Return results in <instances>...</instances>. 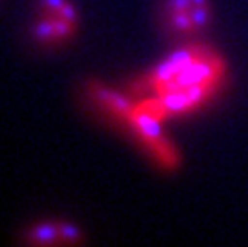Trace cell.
Returning a JSON list of instances; mask_svg holds the SVG:
<instances>
[{
    "label": "cell",
    "instance_id": "obj_5",
    "mask_svg": "<svg viewBox=\"0 0 248 247\" xmlns=\"http://www.w3.org/2000/svg\"><path fill=\"white\" fill-rule=\"evenodd\" d=\"M37 35H39L40 39H56V33H55V26H53V19L48 18L44 23H40L37 26Z\"/></svg>",
    "mask_w": 248,
    "mask_h": 247
},
{
    "label": "cell",
    "instance_id": "obj_4",
    "mask_svg": "<svg viewBox=\"0 0 248 247\" xmlns=\"http://www.w3.org/2000/svg\"><path fill=\"white\" fill-rule=\"evenodd\" d=\"M35 241L37 243H55V238H61L60 236V228H55L51 225H44V227H39L35 231Z\"/></svg>",
    "mask_w": 248,
    "mask_h": 247
},
{
    "label": "cell",
    "instance_id": "obj_2",
    "mask_svg": "<svg viewBox=\"0 0 248 247\" xmlns=\"http://www.w3.org/2000/svg\"><path fill=\"white\" fill-rule=\"evenodd\" d=\"M93 95L106 108L108 111L122 119L125 125L136 135L140 143L149 152L152 161L160 169L167 172H175L181 165V154H179L175 143L170 136L165 133V124L163 120L154 117L152 114L144 111L138 101L124 97L122 93L114 92L110 88L96 85Z\"/></svg>",
    "mask_w": 248,
    "mask_h": 247
},
{
    "label": "cell",
    "instance_id": "obj_3",
    "mask_svg": "<svg viewBox=\"0 0 248 247\" xmlns=\"http://www.w3.org/2000/svg\"><path fill=\"white\" fill-rule=\"evenodd\" d=\"M210 0H167L163 16L167 28L178 35H194L212 21Z\"/></svg>",
    "mask_w": 248,
    "mask_h": 247
},
{
    "label": "cell",
    "instance_id": "obj_1",
    "mask_svg": "<svg viewBox=\"0 0 248 247\" xmlns=\"http://www.w3.org/2000/svg\"><path fill=\"white\" fill-rule=\"evenodd\" d=\"M228 77V63L213 47L189 44L173 50L133 83L140 106L154 117L195 113L210 103Z\"/></svg>",
    "mask_w": 248,
    "mask_h": 247
},
{
    "label": "cell",
    "instance_id": "obj_6",
    "mask_svg": "<svg viewBox=\"0 0 248 247\" xmlns=\"http://www.w3.org/2000/svg\"><path fill=\"white\" fill-rule=\"evenodd\" d=\"M60 236H61V239L76 243L77 238H78V231L74 227H71V225H61V227H60Z\"/></svg>",
    "mask_w": 248,
    "mask_h": 247
}]
</instances>
